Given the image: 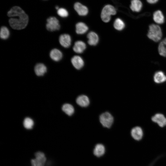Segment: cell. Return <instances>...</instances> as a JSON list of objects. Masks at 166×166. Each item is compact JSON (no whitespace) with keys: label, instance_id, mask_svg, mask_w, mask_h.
Returning <instances> with one entry per match:
<instances>
[{"label":"cell","instance_id":"7c38bea8","mask_svg":"<svg viewBox=\"0 0 166 166\" xmlns=\"http://www.w3.org/2000/svg\"><path fill=\"white\" fill-rule=\"evenodd\" d=\"M74 8L79 15L85 16L88 13V10L87 8L79 2H77L75 3Z\"/></svg>","mask_w":166,"mask_h":166},{"label":"cell","instance_id":"8992f818","mask_svg":"<svg viewBox=\"0 0 166 166\" xmlns=\"http://www.w3.org/2000/svg\"><path fill=\"white\" fill-rule=\"evenodd\" d=\"M46 26V29L50 31L58 30L60 27L59 21L54 17H50L47 19Z\"/></svg>","mask_w":166,"mask_h":166},{"label":"cell","instance_id":"83f0119b","mask_svg":"<svg viewBox=\"0 0 166 166\" xmlns=\"http://www.w3.org/2000/svg\"><path fill=\"white\" fill-rule=\"evenodd\" d=\"M147 2L150 4H154L157 2L158 0H146Z\"/></svg>","mask_w":166,"mask_h":166},{"label":"cell","instance_id":"ac0fdd59","mask_svg":"<svg viewBox=\"0 0 166 166\" xmlns=\"http://www.w3.org/2000/svg\"><path fill=\"white\" fill-rule=\"evenodd\" d=\"M153 18L154 21L157 24H162L164 22V15L160 10H156L154 13Z\"/></svg>","mask_w":166,"mask_h":166},{"label":"cell","instance_id":"f1b7e54d","mask_svg":"<svg viewBox=\"0 0 166 166\" xmlns=\"http://www.w3.org/2000/svg\"><path fill=\"white\" fill-rule=\"evenodd\" d=\"M55 8L57 10H58L59 9V7L58 6H56Z\"/></svg>","mask_w":166,"mask_h":166},{"label":"cell","instance_id":"ffe728a7","mask_svg":"<svg viewBox=\"0 0 166 166\" xmlns=\"http://www.w3.org/2000/svg\"><path fill=\"white\" fill-rule=\"evenodd\" d=\"M88 30V26L84 23L79 22L76 25V32L78 34H83Z\"/></svg>","mask_w":166,"mask_h":166},{"label":"cell","instance_id":"4fadbf2b","mask_svg":"<svg viewBox=\"0 0 166 166\" xmlns=\"http://www.w3.org/2000/svg\"><path fill=\"white\" fill-rule=\"evenodd\" d=\"M88 43L92 46L96 45L99 42V37L97 34L93 31L89 32L87 35Z\"/></svg>","mask_w":166,"mask_h":166},{"label":"cell","instance_id":"2e32d148","mask_svg":"<svg viewBox=\"0 0 166 166\" xmlns=\"http://www.w3.org/2000/svg\"><path fill=\"white\" fill-rule=\"evenodd\" d=\"M77 103L82 107H86L89 104V100L87 96L85 95H81L79 96L76 99Z\"/></svg>","mask_w":166,"mask_h":166},{"label":"cell","instance_id":"8fae6325","mask_svg":"<svg viewBox=\"0 0 166 166\" xmlns=\"http://www.w3.org/2000/svg\"><path fill=\"white\" fill-rule=\"evenodd\" d=\"M105 152V148L101 144H97L95 146L93 150L94 155L97 157L103 156Z\"/></svg>","mask_w":166,"mask_h":166},{"label":"cell","instance_id":"cb8c5ba5","mask_svg":"<svg viewBox=\"0 0 166 166\" xmlns=\"http://www.w3.org/2000/svg\"><path fill=\"white\" fill-rule=\"evenodd\" d=\"M113 26L115 29L117 30L121 31L125 27V24L124 21L120 18H117L115 21Z\"/></svg>","mask_w":166,"mask_h":166},{"label":"cell","instance_id":"7a4b0ae2","mask_svg":"<svg viewBox=\"0 0 166 166\" xmlns=\"http://www.w3.org/2000/svg\"><path fill=\"white\" fill-rule=\"evenodd\" d=\"M148 38L155 42L159 41L162 38V32L160 27L152 24L149 26L147 34Z\"/></svg>","mask_w":166,"mask_h":166},{"label":"cell","instance_id":"603a6c76","mask_svg":"<svg viewBox=\"0 0 166 166\" xmlns=\"http://www.w3.org/2000/svg\"><path fill=\"white\" fill-rule=\"evenodd\" d=\"M62 110L68 116H71L74 113V109L73 107L69 104H65L62 106Z\"/></svg>","mask_w":166,"mask_h":166},{"label":"cell","instance_id":"9c48e42d","mask_svg":"<svg viewBox=\"0 0 166 166\" xmlns=\"http://www.w3.org/2000/svg\"><path fill=\"white\" fill-rule=\"evenodd\" d=\"M131 134L132 137L136 140H140L143 136V131L141 127L136 126L131 130Z\"/></svg>","mask_w":166,"mask_h":166},{"label":"cell","instance_id":"ba28073f","mask_svg":"<svg viewBox=\"0 0 166 166\" xmlns=\"http://www.w3.org/2000/svg\"><path fill=\"white\" fill-rule=\"evenodd\" d=\"M59 42L61 45L63 47L68 48L71 45V37L67 34H61L59 37Z\"/></svg>","mask_w":166,"mask_h":166},{"label":"cell","instance_id":"9a60e30c","mask_svg":"<svg viewBox=\"0 0 166 166\" xmlns=\"http://www.w3.org/2000/svg\"><path fill=\"white\" fill-rule=\"evenodd\" d=\"M86 48L85 43L81 41L76 42L73 47V51L76 53H82Z\"/></svg>","mask_w":166,"mask_h":166},{"label":"cell","instance_id":"5b68a950","mask_svg":"<svg viewBox=\"0 0 166 166\" xmlns=\"http://www.w3.org/2000/svg\"><path fill=\"white\" fill-rule=\"evenodd\" d=\"M99 120L103 126L109 128H110L113 124V118L110 113L105 112L100 115Z\"/></svg>","mask_w":166,"mask_h":166},{"label":"cell","instance_id":"d6986e66","mask_svg":"<svg viewBox=\"0 0 166 166\" xmlns=\"http://www.w3.org/2000/svg\"><path fill=\"white\" fill-rule=\"evenodd\" d=\"M49 55L53 60L58 61L62 58L63 55L61 51L57 49H54L50 52Z\"/></svg>","mask_w":166,"mask_h":166},{"label":"cell","instance_id":"484cf974","mask_svg":"<svg viewBox=\"0 0 166 166\" xmlns=\"http://www.w3.org/2000/svg\"><path fill=\"white\" fill-rule=\"evenodd\" d=\"M34 124V123L33 120L29 117L26 118L23 121V125L24 127L28 129L32 128Z\"/></svg>","mask_w":166,"mask_h":166},{"label":"cell","instance_id":"30bf717a","mask_svg":"<svg viewBox=\"0 0 166 166\" xmlns=\"http://www.w3.org/2000/svg\"><path fill=\"white\" fill-rule=\"evenodd\" d=\"M72 64L73 67L77 69H80L84 65V61L80 56L75 55L72 57L71 59Z\"/></svg>","mask_w":166,"mask_h":166},{"label":"cell","instance_id":"44dd1931","mask_svg":"<svg viewBox=\"0 0 166 166\" xmlns=\"http://www.w3.org/2000/svg\"><path fill=\"white\" fill-rule=\"evenodd\" d=\"M142 7V3L140 0H132L130 8L133 11L136 12H140Z\"/></svg>","mask_w":166,"mask_h":166},{"label":"cell","instance_id":"6da1fadb","mask_svg":"<svg viewBox=\"0 0 166 166\" xmlns=\"http://www.w3.org/2000/svg\"><path fill=\"white\" fill-rule=\"evenodd\" d=\"M7 15L10 18L9 20V24L14 29H24L28 24V17L25 11L19 6L12 7L8 12Z\"/></svg>","mask_w":166,"mask_h":166},{"label":"cell","instance_id":"7402d4cb","mask_svg":"<svg viewBox=\"0 0 166 166\" xmlns=\"http://www.w3.org/2000/svg\"><path fill=\"white\" fill-rule=\"evenodd\" d=\"M158 50L160 55L166 57V38L160 43L158 47Z\"/></svg>","mask_w":166,"mask_h":166},{"label":"cell","instance_id":"277c9868","mask_svg":"<svg viewBox=\"0 0 166 166\" xmlns=\"http://www.w3.org/2000/svg\"><path fill=\"white\" fill-rule=\"evenodd\" d=\"M35 158L32 159L31 163L32 166H44L46 159L44 153L38 151L35 154Z\"/></svg>","mask_w":166,"mask_h":166},{"label":"cell","instance_id":"3957f363","mask_svg":"<svg viewBox=\"0 0 166 166\" xmlns=\"http://www.w3.org/2000/svg\"><path fill=\"white\" fill-rule=\"evenodd\" d=\"M116 14V11L115 7L110 5L105 6L102 10L101 18L103 21L105 22H109L111 19V16Z\"/></svg>","mask_w":166,"mask_h":166},{"label":"cell","instance_id":"4316f807","mask_svg":"<svg viewBox=\"0 0 166 166\" xmlns=\"http://www.w3.org/2000/svg\"><path fill=\"white\" fill-rule=\"evenodd\" d=\"M57 13L59 16L62 17H66L68 15V13L67 10L63 8H59L58 10Z\"/></svg>","mask_w":166,"mask_h":166},{"label":"cell","instance_id":"d4e9b609","mask_svg":"<svg viewBox=\"0 0 166 166\" xmlns=\"http://www.w3.org/2000/svg\"><path fill=\"white\" fill-rule=\"evenodd\" d=\"M10 35V31L8 28L6 26H3L1 28L0 36L2 39H7Z\"/></svg>","mask_w":166,"mask_h":166},{"label":"cell","instance_id":"e0dca14e","mask_svg":"<svg viewBox=\"0 0 166 166\" xmlns=\"http://www.w3.org/2000/svg\"><path fill=\"white\" fill-rule=\"evenodd\" d=\"M47 69L42 63H38L35 66L34 71L36 75L38 76H43L47 72Z\"/></svg>","mask_w":166,"mask_h":166},{"label":"cell","instance_id":"52a82bcc","mask_svg":"<svg viewBox=\"0 0 166 166\" xmlns=\"http://www.w3.org/2000/svg\"><path fill=\"white\" fill-rule=\"evenodd\" d=\"M152 121L156 123L161 127L166 125V118L162 114L158 113L155 114L152 117Z\"/></svg>","mask_w":166,"mask_h":166},{"label":"cell","instance_id":"5bb4252c","mask_svg":"<svg viewBox=\"0 0 166 166\" xmlns=\"http://www.w3.org/2000/svg\"><path fill=\"white\" fill-rule=\"evenodd\" d=\"M153 80L156 83H163L166 81V76L163 71H157L156 72L154 75Z\"/></svg>","mask_w":166,"mask_h":166}]
</instances>
